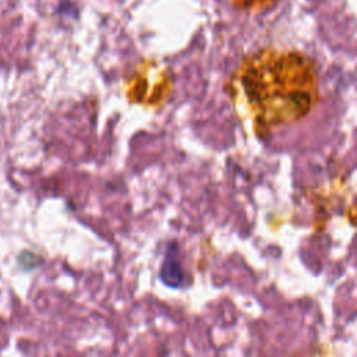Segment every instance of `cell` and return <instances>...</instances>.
I'll return each mask as SVG.
<instances>
[{
	"label": "cell",
	"instance_id": "6da1fadb",
	"mask_svg": "<svg viewBox=\"0 0 357 357\" xmlns=\"http://www.w3.org/2000/svg\"><path fill=\"white\" fill-rule=\"evenodd\" d=\"M233 86L237 103L259 137L304 119L318 100L315 64L296 50L268 47L247 56Z\"/></svg>",
	"mask_w": 357,
	"mask_h": 357
},
{
	"label": "cell",
	"instance_id": "7a4b0ae2",
	"mask_svg": "<svg viewBox=\"0 0 357 357\" xmlns=\"http://www.w3.org/2000/svg\"><path fill=\"white\" fill-rule=\"evenodd\" d=\"M159 279L167 287H172V289H178L185 284V280H187L185 269L183 266L178 248L176 244L169 245L165 254V259L159 269Z\"/></svg>",
	"mask_w": 357,
	"mask_h": 357
},
{
	"label": "cell",
	"instance_id": "3957f363",
	"mask_svg": "<svg viewBox=\"0 0 357 357\" xmlns=\"http://www.w3.org/2000/svg\"><path fill=\"white\" fill-rule=\"evenodd\" d=\"M237 8L248 13H262L273 7L278 0H230Z\"/></svg>",
	"mask_w": 357,
	"mask_h": 357
}]
</instances>
